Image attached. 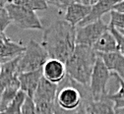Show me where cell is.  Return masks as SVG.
<instances>
[{
    "label": "cell",
    "mask_w": 124,
    "mask_h": 114,
    "mask_svg": "<svg viewBox=\"0 0 124 114\" xmlns=\"http://www.w3.org/2000/svg\"><path fill=\"white\" fill-rule=\"evenodd\" d=\"M91 93L89 87L82 86L74 82L68 76L58 85L55 108L68 113H76L87 99H90Z\"/></svg>",
    "instance_id": "3"
},
{
    "label": "cell",
    "mask_w": 124,
    "mask_h": 114,
    "mask_svg": "<svg viewBox=\"0 0 124 114\" xmlns=\"http://www.w3.org/2000/svg\"><path fill=\"white\" fill-rule=\"evenodd\" d=\"M110 76V72L105 67L102 59L98 55L89 85V91L94 100L101 99L107 95L108 92L106 91V86Z\"/></svg>",
    "instance_id": "6"
},
{
    "label": "cell",
    "mask_w": 124,
    "mask_h": 114,
    "mask_svg": "<svg viewBox=\"0 0 124 114\" xmlns=\"http://www.w3.org/2000/svg\"><path fill=\"white\" fill-rule=\"evenodd\" d=\"M10 19L14 25L22 30H42V24L36 12L9 1L6 5Z\"/></svg>",
    "instance_id": "5"
},
{
    "label": "cell",
    "mask_w": 124,
    "mask_h": 114,
    "mask_svg": "<svg viewBox=\"0 0 124 114\" xmlns=\"http://www.w3.org/2000/svg\"><path fill=\"white\" fill-rule=\"evenodd\" d=\"M48 5L54 6L59 10V13L66 11V9L69 7V5L73 2V0H58V1H46Z\"/></svg>",
    "instance_id": "27"
},
{
    "label": "cell",
    "mask_w": 124,
    "mask_h": 114,
    "mask_svg": "<svg viewBox=\"0 0 124 114\" xmlns=\"http://www.w3.org/2000/svg\"><path fill=\"white\" fill-rule=\"evenodd\" d=\"M110 75L117 79L118 83H119V89L114 93H109L108 92L106 97L108 99H110L111 101H113V103L115 105V109L124 108V79L120 78L115 73H110Z\"/></svg>",
    "instance_id": "19"
},
{
    "label": "cell",
    "mask_w": 124,
    "mask_h": 114,
    "mask_svg": "<svg viewBox=\"0 0 124 114\" xmlns=\"http://www.w3.org/2000/svg\"><path fill=\"white\" fill-rule=\"evenodd\" d=\"M109 30L111 31V34L113 35L116 43H117V48H118V52H120L123 56H124V34L118 30H116L115 28H109Z\"/></svg>",
    "instance_id": "24"
},
{
    "label": "cell",
    "mask_w": 124,
    "mask_h": 114,
    "mask_svg": "<svg viewBox=\"0 0 124 114\" xmlns=\"http://www.w3.org/2000/svg\"><path fill=\"white\" fill-rule=\"evenodd\" d=\"M54 104L55 102H47V101L35 102L36 114H55Z\"/></svg>",
    "instance_id": "23"
},
{
    "label": "cell",
    "mask_w": 124,
    "mask_h": 114,
    "mask_svg": "<svg viewBox=\"0 0 124 114\" xmlns=\"http://www.w3.org/2000/svg\"><path fill=\"white\" fill-rule=\"evenodd\" d=\"M22 114H36L35 101L33 97H30L27 95L26 100L22 106Z\"/></svg>",
    "instance_id": "26"
},
{
    "label": "cell",
    "mask_w": 124,
    "mask_h": 114,
    "mask_svg": "<svg viewBox=\"0 0 124 114\" xmlns=\"http://www.w3.org/2000/svg\"><path fill=\"white\" fill-rule=\"evenodd\" d=\"M0 71H1V64H0Z\"/></svg>",
    "instance_id": "33"
},
{
    "label": "cell",
    "mask_w": 124,
    "mask_h": 114,
    "mask_svg": "<svg viewBox=\"0 0 124 114\" xmlns=\"http://www.w3.org/2000/svg\"><path fill=\"white\" fill-rule=\"evenodd\" d=\"M97 54L102 59L108 71L111 73H115L120 78L124 79V56L120 52L116 51L111 53Z\"/></svg>",
    "instance_id": "15"
},
{
    "label": "cell",
    "mask_w": 124,
    "mask_h": 114,
    "mask_svg": "<svg viewBox=\"0 0 124 114\" xmlns=\"http://www.w3.org/2000/svg\"><path fill=\"white\" fill-rule=\"evenodd\" d=\"M116 114H124V108L116 109Z\"/></svg>",
    "instance_id": "31"
},
{
    "label": "cell",
    "mask_w": 124,
    "mask_h": 114,
    "mask_svg": "<svg viewBox=\"0 0 124 114\" xmlns=\"http://www.w3.org/2000/svg\"><path fill=\"white\" fill-rule=\"evenodd\" d=\"M8 2L9 1H6V0H0V8H5Z\"/></svg>",
    "instance_id": "30"
},
{
    "label": "cell",
    "mask_w": 124,
    "mask_h": 114,
    "mask_svg": "<svg viewBox=\"0 0 124 114\" xmlns=\"http://www.w3.org/2000/svg\"><path fill=\"white\" fill-rule=\"evenodd\" d=\"M97 58L98 54L93 47L76 45L74 52L65 63L67 76L74 82L89 87Z\"/></svg>",
    "instance_id": "2"
},
{
    "label": "cell",
    "mask_w": 124,
    "mask_h": 114,
    "mask_svg": "<svg viewBox=\"0 0 124 114\" xmlns=\"http://www.w3.org/2000/svg\"><path fill=\"white\" fill-rule=\"evenodd\" d=\"M75 114H89L87 111H86V109H85V107H84V104L82 105V107L78 110V111H77Z\"/></svg>",
    "instance_id": "29"
},
{
    "label": "cell",
    "mask_w": 124,
    "mask_h": 114,
    "mask_svg": "<svg viewBox=\"0 0 124 114\" xmlns=\"http://www.w3.org/2000/svg\"><path fill=\"white\" fill-rule=\"evenodd\" d=\"M108 27L115 28L116 30H124V14L116 11H111Z\"/></svg>",
    "instance_id": "22"
},
{
    "label": "cell",
    "mask_w": 124,
    "mask_h": 114,
    "mask_svg": "<svg viewBox=\"0 0 124 114\" xmlns=\"http://www.w3.org/2000/svg\"><path fill=\"white\" fill-rule=\"evenodd\" d=\"M66 76L65 63L59 60L49 58L42 67V77L55 85H59Z\"/></svg>",
    "instance_id": "8"
},
{
    "label": "cell",
    "mask_w": 124,
    "mask_h": 114,
    "mask_svg": "<svg viewBox=\"0 0 124 114\" xmlns=\"http://www.w3.org/2000/svg\"><path fill=\"white\" fill-rule=\"evenodd\" d=\"M93 49L99 54L111 53V52L118 51L116 40H115L113 35L111 34V31L109 30V29L98 39V41L94 45H93Z\"/></svg>",
    "instance_id": "18"
},
{
    "label": "cell",
    "mask_w": 124,
    "mask_h": 114,
    "mask_svg": "<svg viewBox=\"0 0 124 114\" xmlns=\"http://www.w3.org/2000/svg\"><path fill=\"white\" fill-rule=\"evenodd\" d=\"M58 85H55L43 77L41 78L39 87L34 94L33 99L35 102L38 101H47V102H55L56 93H57Z\"/></svg>",
    "instance_id": "14"
},
{
    "label": "cell",
    "mask_w": 124,
    "mask_h": 114,
    "mask_svg": "<svg viewBox=\"0 0 124 114\" xmlns=\"http://www.w3.org/2000/svg\"><path fill=\"white\" fill-rule=\"evenodd\" d=\"M122 31H124V30H122Z\"/></svg>",
    "instance_id": "34"
},
{
    "label": "cell",
    "mask_w": 124,
    "mask_h": 114,
    "mask_svg": "<svg viewBox=\"0 0 124 114\" xmlns=\"http://www.w3.org/2000/svg\"><path fill=\"white\" fill-rule=\"evenodd\" d=\"M84 107L89 114H116L113 101L108 99L106 96L99 100H94L93 99H86Z\"/></svg>",
    "instance_id": "13"
},
{
    "label": "cell",
    "mask_w": 124,
    "mask_h": 114,
    "mask_svg": "<svg viewBox=\"0 0 124 114\" xmlns=\"http://www.w3.org/2000/svg\"><path fill=\"white\" fill-rule=\"evenodd\" d=\"M77 28L64 20L51 23L43 31L41 45L50 59L66 63L76 47Z\"/></svg>",
    "instance_id": "1"
},
{
    "label": "cell",
    "mask_w": 124,
    "mask_h": 114,
    "mask_svg": "<svg viewBox=\"0 0 124 114\" xmlns=\"http://www.w3.org/2000/svg\"><path fill=\"white\" fill-rule=\"evenodd\" d=\"M49 59L48 54L41 43L31 39L26 45V49L21 55L17 74H23L42 69L43 65Z\"/></svg>",
    "instance_id": "4"
},
{
    "label": "cell",
    "mask_w": 124,
    "mask_h": 114,
    "mask_svg": "<svg viewBox=\"0 0 124 114\" xmlns=\"http://www.w3.org/2000/svg\"><path fill=\"white\" fill-rule=\"evenodd\" d=\"M108 30V25L102 20L83 27H78L76 31V44L93 47L98 39Z\"/></svg>",
    "instance_id": "7"
},
{
    "label": "cell",
    "mask_w": 124,
    "mask_h": 114,
    "mask_svg": "<svg viewBox=\"0 0 124 114\" xmlns=\"http://www.w3.org/2000/svg\"><path fill=\"white\" fill-rule=\"evenodd\" d=\"M27 94L20 90L18 94L15 97L12 103L8 106V108L1 114H22V106L26 100Z\"/></svg>",
    "instance_id": "21"
},
{
    "label": "cell",
    "mask_w": 124,
    "mask_h": 114,
    "mask_svg": "<svg viewBox=\"0 0 124 114\" xmlns=\"http://www.w3.org/2000/svg\"><path fill=\"white\" fill-rule=\"evenodd\" d=\"M112 11H116L119 13H123L124 14V0L123 1H118L112 8Z\"/></svg>",
    "instance_id": "28"
},
{
    "label": "cell",
    "mask_w": 124,
    "mask_h": 114,
    "mask_svg": "<svg viewBox=\"0 0 124 114\" xmlns=\"http://www.w3.org/2000/svg\"><path fill=\"white\" fill-rule=\"evenodd\" d=\"M11 23L12 21L6 8H0V32H4Z\"/></svg>",
    "instance_id": "25"
},
{
    "label": "cell",
    "mask_w": 124,
    "mask_h": 114,
    "mask_svg": "<svg viewBox=\"0 0 124 114\" xmlns=\"http://www.w3.org/2000/svg\"><path fill=\"white\" fill-rule=\"evenodd\" d=\"M14 4L25 7L31 11H43L48 8V4L43 0H15L12 1Z\"/></svg>",
    "instance_id": "20"
},
{
    "label": "cell",
    "mask_w": 124,
    "mask_h": 114,
    "mask_svg": "<svg viewBox=\"0 0 124 114\" xmlns=\"http://www.w3.org/2000/svg\"><path fill=\"white\" fill-rule=\"evenodd\" d=\"M91 8L92 7L90 6L81 4L79 0H73V2L65 11L64 21H66L71 26L76 27L89 15Z\"/></svg>",
    "instance_id": "11"
},
{
    "label": "cell",
    "mask_w": 124,
    "mask_h": 114,
    "mask_svg": "<svg viewBox=\"0 0 124 114\" xmlns=\"http://www.w3.org/2000/svg\"><path fill=\"white\" fill-rule=\"evenodd\" d=\"M20 58L21 55L1 64V71H0V95L7 88V86L10 84L11 81L14 79V77L18 75L17 68Z\"/></svg>",
    "instance_id": "16"
},
{
    "label": "cell",
    "mask_w": 124,
    "mask_h": 114,
    "mask_svg": "<svg viewBox=\"0 0 124 114\" xmlns=\"http://www.w3.org/2000/svg\"><path fill=\"white\" fill-rule=\"evenodd\" d=\"M118 1H114V0H101V1H97V3L94 6H92L89 15L78 25V27H83L101 20V17L104 14L110 13L112 11L113 6Z\"/></svg>",
    "instance_id": "9"
},
{
    "label": "cell",
    "mask_w": 124,
    "mask_h": 114,
    "mask_svg": "<svg viewBox=\"0 0 124 114\" xmlns=\"http://www.w3.org/2000/svg\"><path fill=\"white\" fill-rule=\"evenodd\" d=\"M2 63H4V62H3L2 60H0V64H2Z\"/></svg>",
    "instance_id": "32"
},
{
    "label": "cell",
    "mask_w": 124,
    "mask_h": 114,
    "mask_svg": "<svg viewBox=\"0 0 124 114\" xmlns=\"http://www.w3.org/2000/svg\"><path fill=\"white\" fill-rule=\"evenodd\" d=\"M20 91V82L18 79V75L15 76L14 79L10 82L7 88L3 91L0 95V113H3L8 106L12 103L15 97Z\"/></svg>",
    "instance_id": "17"
},
{
    "label": "cell",
    "mask_w": 124,
    "mask_h": 114,
    "mask_svg": "<svg viewBox=\"0 0 124 114\" xmlns=\"http://www.w3.org/2000/svg\"><path fill=\"white\" fill-rule=\"evenodd\" d=\"M41 78H42V69L33 72L18 74V79L20 82V90L24 91L28 96L34 97V94L39 87Z\"/></svg>",
    "instance_id": "10"
},
{
    "label": "cell",
    "mask_w": 124,
    "mask_h": 114,
    "mask_svg": "<svg viewBox=\"0 0 124 114\" xmlns=\"http://www.w3.org/2000/svg\"><path fill=\"white\" fill-rule=\"evenodd\" d=\"M25 49L26 46L21 41H13L7 37L0 38V60L3 62H7L22 55Z\"/></svg>",
    "instance_id": "12"
}]
</instances>
